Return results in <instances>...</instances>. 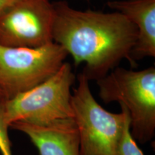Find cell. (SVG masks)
<instances>
[{
    "label": "cell",
    "mask_w": 155,
    "mask_h": 155,
    "mask_svg": "<svg viewBox=\"0 0 155 155\" xmlns=\"http://www.w3.org/2000/svg\"><path fill=\"white\" fill-rule=\"evenodd\" d=\"M53 7V42L72 56L76 66L85 63L82 73L89 81L106 76L124 59L131 65L137 30L124 15L78 10L65 1L56 2Z\"/></svg>",
    "instance_id": "cell-1"
},
{
    "label": "cell",
    "mask_w": 155,
    "mask_h": 155,
    "mask_svg": "<svg viewBox=\"0 0 155 155\" xmlns=\"http://www.w3.org/2000/svg\"><path fill=\"white\" fill-rule=\"evenodd\" d=\"M98 95L106 104L117 101L129 111L131 134L141 144L155 134V68L133 71L116 67L96 81Z\"/></svg>",
    "instance_id": "cell-2"
},
{
    "label": "cell",
    "mask_w": 155,
    "mask_h": 155,
    "mask_svg": "<svg viewBox=\"0 0 155 155\" xmlns=\"http://www.w3.org/2000/svg\"><path fill=\"white\" fill-rule=\"evenodd\" d=\"M75 81L72 65L65 62L47 81L4 101L5 119L9 126L17 121L47 126L60 120L73 119L71 89Z\"/></svg>",
    "instance_id": "cell-3"
},
{
    "label": "cell",
    "mask_w": 155,
    "mask_h": 155,
    "mask_svg": "<svg viewBox=\"0 0 155 155\" xmlns=\"http://www.w3.org/2000/svg\"><path fill=\"white\" fill-rule=\"evenodd\" d=\"M71 105L80 143L81 155H115L116 146L124 124L126 107L121 111H106L93 96L89 81L83 73L78 75Z\"/></svg>",
    "instance_id": "cell-4"
},
{
    "label": "cell",
    "mask_w": 155,
    "mask_h": 155,
    "mask_svg": "<svg viewBox=\"0 0 155 155\" xmlns=\"http://www.w3.org/2000/svg\"><path fill=\"white\" fill-rule=\"evenodd\" d=\"M68 54L55 42L39 48L0 45V89L6 100L45 82L56 73Z\"/></svg>",
    "instance_id": "cell-5"
},
{
    "label": "cell",
    "mask_w": 155,
    "mask_h": 155,
    "mask_svg": "<svg viewBox=\"0 0 155 155\" xmlns=\"http://www.w3.org/2000/svg\"><path fill=\"white\" fill-rule=\"evenodd\" d=\"M54 17L50 0H14L0 12V45L34 48L52 43Z\"/></svg>",
    "instance_id": "cell-6"
},
{
    "label": "cell",
    "mask_w": 155,
    "mask_h": 155,
    "mask_svg": "<svg viewBox=\"0 0 155 155\" xmlns=\"http://www.w3.org/2000/svg\"><path fill=\"white\" fill-rule=\"evenodd\" d=\"M9 127L28 136L40 155H81L78 134L73 119L60 120L47 126L17 121Z\"/></svg>",
    "instance_id": "cell-7"
},
{
    "label": "cell",
    "mask_w": 155,
    "mask_h": 155,
    "mask_svg": "<svg viewBox=\"0 0 155 155\" xmlns=\"http://www.w3.org/2000/svg\"><path fill=\"white\" fill-rule=\"evenodd\" d=\"M108 7L121 13L134 25L137 42L131 53V65L144 58L155 57V0L108 2Z\"/></svg>",
    "instance_id": "cell-8"
},
{
    "label": "cell",
    "mask_w": 155,
    "mask_h": 155,
    "mask_svg": "<svg viewBox=\"0 0 155 155\" xmlns=\"http://www.w3.org/2000/svg\"><path fill=\"white\" fill-rule=\"evenodd\" d=\"M115 155H144L131 134L130 116L127 108L126 109L124 124L116 146Z\"/></svg>",
    "instance_id": "cell-9"
},
{
    "label": "cell",
    "mask_w": 155,
    "mask_h": 155,
    "mask_svg": "<svg viewBox=\"0 0 155 155\" xmlns=\"http://www.w3.org/2000/svg\"><path fill=\"white\" fill-rule=\"evenodd\" d=\"M9 127L5 119L3 101H0V152L2 155H12L8 135Z\"/></svg>",
    "instance_id": "cell-10"
},
{
    "label": "cell",
    "mask_w": 155,
    "mask_h": 155,
    "mask_svg": "<svg viewBox=\"0 0 155 155\" xmlns=\"http://www.w3.org/2000/svg\"><path fill=\"white\" fill-rule=\"evenodd\" d=\"M14 0H0V12Z\"/></svg>",
    "instance_id": "cell-11"
},
{
    "label": "cell",
    "mask_w": 155,
    "mask_h": 155,
    "mask_svg": "<svg viewBox=\"0 0 155 155\" xmlns=\"http://www.w3.org/2000/svg\"><path fill=\"white\" fill-rule=\"evenodd\" d=\"M5 100H6V98H5V94H4L2 91L0 89V101H4Z\"/></svg>",
    "instance_id": "cell-12"
}]
</instances>
